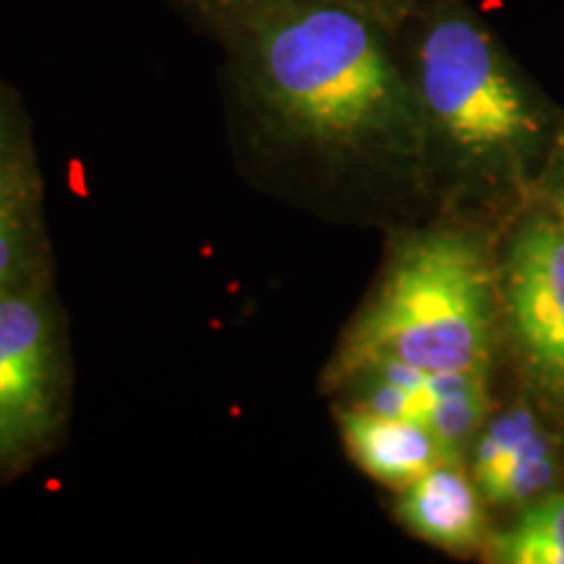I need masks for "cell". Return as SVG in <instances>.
Here are the masks:
<instances>
[{"mask_svg": "<svg viewBox=\"0 0 564 564\" xmlns=\"http://www.w3.org/2000/svg\"><path fill=\"white\" fill-rule=\"evenodd\" d=\"M257 87L285 133L319 150L413 158L421 147L419 95L356 9L278 13L257 42Z\"/></svg>", "mask_w": 564, "mask_h": 564, "instance_id": "obj_1", "label": "cell"}, {"mask_svg": "<svg viewBox=\"0 0 564 564\" xmlns=\"http://www.w3.org/2000/svg\"><path fill=\"white\" fill-rule=\"evenodd\" d=\"M491 324L494 274L481 246L453 230L415 236L352 324L335 373L356 377L384 358L426 371L484 369Z\"/></svg>", "mask_w": 564, "mask_h": 564, "instance_id": "obj_2", "label": "cell"}, {"mask_svg": "<svg viewBox=\"0 0 564 564\" xmlns=\"http://www.w3.org/2000/svg\"><path fill=\"white\" fill-rule=\"evenodd\" d=\"M419 102L457 165L494 186H531L549 147V116L481 24L447 13L429 26Z\"/></svg>", "mask_w": 564, "mask_h": 564, "instance_id": "obj_3", "label": "cell"}, {"mask_svg": "<svg viewBox=\"0 0 564 564\" xmlns=\"http://www.w3.org/2000/svg\"><path fill=\"white\" fill-rule=\"evenodd\" d=\"M507 312L528 369L564 398V223L535 217L507 257Z\"/></svg>", "mask_w": 564, "mask_h": 564, "instance_id": "obj_4", "label": "cell"}, {"mask_svg": "<svg viewBox=\"0 0 564 564\" xmlns=\"http://www.w3.org/2000/svg\"><path fill=\"white\" fill-rule=\"evenodd\" d=\"M55 426L51 322L34 299L0 301V457L34 449Z\"/></svg>", "mask_w": 564, "mask_h": 564, "instance_id": "obj_5", "label": "cell"}, {"mask_svg": "<svg viewBox=\"0 0 564 564\" xmlns=\"http://www.w3.org/2000/svg\"><path fill=\"white\" fill-rule=\"evenodd\" d=\"M398 518L408 531L444 552H474L484 541L481 491L453 463H440L400 489Z\"/></svg>", "mask_w": 564, "mask_h": 564, "instance_id": "obj_6", "label": "cell"}, {"mask_svg": "<svg viewBox=\"0 0 564 564\" xmlns=\"http://www.w3.org/2000/svg\"><path fill=\"white\" fill-rule=\"evenodd\" d=\"M340 432L345 449L358 468L398 491L434 465L449 463L440 442L419 419H384L350 408L340 413Z\"/></svg>", "mask_w": 564, "mask_h": 564, "instance_id": "obj_7", "label": "cell"}, {"mask_svg": "<svg viewBox=\"0 0 564 564\" xmlns=\"http://www.w3.org/2000/svg\"><path fill=\"white\" fill-rule=\"evenodd\" d=\"M486 560L497 564H564V491L533 499L510 528L489 535Z\"/></svg>", "mask_w": 564, "mask_h": 564, "instance_id": "obj_8", "label": "cell"}, {"mask_svg": "<svg viewBox=\"0 0 564 564\" xmlns=\"http://www.w3.org/2000/svg\"><path fill=\"white\" fill-rule=\"evenodd\" d=\"M560 474V463L554 455V442L544 429L531 436L523 447L505 457L489 476L478 481V491L491 505L514 507L531 505L552 489Z\"/></svg>", "mask_w": 564, "mask_h": 564, "instance_id": "obj_9", "label": "cell"}, {"mask_svg": "<svg viewBox=\"0 0 564 564\" xmlns=\"http://www.w3.org/2000/svg\"><path fill=\"white\" fill-rule=\"evenodd\" d=\"M486 411H489V398H486L484 384L465 394L429 403L423 408L419 421L432 432L434 440L440 442L442 453L453 463L465 449V444L474 440L478 429L484 426Z\"/></svg>", "mask_w": 564, "mask_h": 564, "instance_id": "obj_10", "label": "cell"}, {"mask_svg": "<svg viewBox=\"0 0 564 564\" xmlns=\"http://www.w3.org/2000/svg\"><path fill=\"white\" fill-rule=\"evenodd\" d=\"M541 423L535 413L525 405H514L510 411L494 415L489 423H484V434L476 440L474 447V478L481 481L505 460L507 455L541 432Z\"/></svg>", "mask_w": 564, "mask_h": 564, "instance_id": "obj_11", "label": "cell"}, {"mask_svg": "<svg viewBox=\"0 0 564 564\" xmlns=\"http://www.w3.org/2000/svg\"><path fill=\"white\" fill-rule=\"evenodd\" d=\"M352 408H361V411L373 415H384V419H421L423 400L421 394L411 390L369 377V382L364 384L361 400Z\"/></svg>", "mask_w": 564, "mask_h": 564, "instance_id": "obj_12", "label": "cell"}, {"mask_svg": "<svg viewBox=\"0 0 564 564\" xmlns=\"http://www.w3.org/2000/svg\"><path fill=\"white\" fill-rule=\"evenodd\" d=\"M19 253V217L13 202L0 192V282L9 278Z\"/></svg>", "mask_w": 564, "mask_h": 564, "instance_id": "obj_13", "label": "cell"}, {"mask_svg": "<svg viewBox=\"0 0 564 564\" xmlns=\"http://www.w3.org/2000/svg\"><path fill=\"white\" fill-rule=\"evenodd\" d=\"M356 6V11L371 13L379 21H398L403 13H408V9L415 3V0H350Z\"/></svg>", "mask_w": 564, "mask_h": 564, "instance_id": "obj_14", "label": "cell"}, {"mask_svg": "<svg viewBox=\"0 0 564 564\" xmlns=\"http://www.w3.org/2000/svg\"><path fill=\"white\" fill-rule=\"evenodd\" d=\"M554 204L560 209V220L564 223V165L554 171Z\"/></svg>", "mask_w": 564, "mask_h": 564, "instance_id": "obj_15", "label": "cell"}, {"mask_svg": "<svg viewBox=\"0 0 564 564\" xmlns=\"http://www.w3.org/2000/svg\"><path fill=\"white\" fill-rule=\"evenodd\" d=\"M209 6H220V9H236V6H249L253 0H204Z\"/></svg>", "mask_w": 564, "mask_h": 564, "instance_id": "obj_16", "label": "cell"}]
</instances>
